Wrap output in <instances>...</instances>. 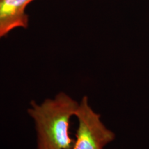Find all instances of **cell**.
Masks as SVG:
<instances>
[{"label":"cell","mask_w":149,"mask_h":149,"mask_svg":"<svg viewBox=\"0 0 149 149\" xmlns=\"http://www.w3.org/2000/svg\"><path fill=\"white\" fill-rule=\"evenodd\" d=\"M74 116L78 126L71 149H104L115 140V133L104 125L100 115L91 108L87 96L79 102Z\"/></svg>","instance_id":"cell-2"},{"label":"cell","mask_w":149,"mask_h":149,"mask_svg":"<svg viewBox=\"0 0 149 149\" xmlns=\"http://www.w3.org/2000/svg\"><path fill=\"white\" fill-rule=\"evenodd\" d=\"M35 0H0V40L17 29H27L26 8Z\"/></svg>","instance_id":"cell-3"},{"label":"cell","mask_w":149,"mask_h":149,"mask_svg":"<svg viewBox=\"0 0 149 149\" xmlns=\"http://www.w3.org/2000/svg\"><path fill=\"white\" fill-rule=\"evenodd\" d=\"M79 102L65 93L41 104L31 102L28 113L35 122L37 149H71L74 139L70 136V120Z\"/></svg>","instance_id":"cell-1"}]
</instances>
